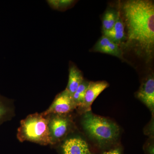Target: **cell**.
<instances>
[{"label": "cell", "mask_w": 154, "mask_h": 154, "mask_svg": "<svg viewBox=\"0 0 154 154\" xmlns=\"http://www.w3.org/2000/svg\"><path fill=\"white\" fill-rule=\"evenodd\" d=\"M127 28L126 44L149 57L154 48V5L149 0H129L122 5Z\"/></svg>", "instance_id": "obj_1"}, {"label": "cell", "mask_w": 154, "mask_h": 154, "mask_svg": "<svg viewBox=\"0 0 154 154\" xmlns=\"http://www.w3.org/2000/svg\"><path fill=\"white\" fill-rule=\"evenodd\" d=\"M90 82L84 80L83 82L80 85L74 94L72 96L73 100L77 108H80L82 107L84 102L86 90L88 88Z\"/></svg>", "instance_id": "obj_13"}, {"label": "cell", "mask_w": 154, "mask_h": 154, "mask_svg": "<svg viewBox=\"0 0 154 154\" xmlns=\"http://www.w3.org/2000/svg\"><path fill=\"white\" fill-rule=\"evenodd\" d=\"M136 97L148 107L154 115V77L153 74L149 75L142 82Z\"/></svg>", "instance_id": "obj_7"}, {"label": "cell", "mask_w": 154, "mask_h": 154, "mask_svg": "<svg viewBox=\"0 0 154 154\" xmlns=\"http://www.w3.org/2000/svg\"><path fill=\"white\" fill-rule=\"evenodd\" d=\"M52 145L62 141L73 129L74 123L69 114L47 116Z\"/></svg>", "instance_id": "obj_4"}, {"label": "cell", "mask_w": 154, "mask_h": 154, "mask_svg": "<svg viewBox=\"0 0 154 154\" xmlns=\"http://www.w3.org/2000/svg\"><path fill=\"white\" fill-rule=\"evenodd\" d=\"M101 154H122V149L118 147H115L113 148L109 149Z\"/></svg>", "instance_id": "obj_16"}, {"label": "cell", "mask_w": 154, "mask_h": 154, "mask_svg": "<svg viewBox=\"0 0 154 154\" xmlns=\"http://www.w3.org/2000/svg\"><path fill=\"white\" fill-rule=\"evenodd\" d=\"M76 109L77 107L72 95L65 89L58 94L49 108L42 114L45 116L51 114H68Z\"/></svg>", "instance_id": "obj_5"}, {"label": "cell", "mask_w": 154, "mask_h": 154, "mask_svg": "<svg viewBox=\"0 0 154 154\" xmlns=\"http://www.w3.org/2000/svg\"><path fill=\"white\" fill-rule=\"evenodd\" d=\"M17 137L21 142L29 141L43 146L52 145L48 116L42 113L28 116L20 122Z\"/></svg>", "instance_id": "obj_3"}, {"label": "cell", "mask_w": 154, "mask_h": 154, "mask_svg": "<svg viewBox=\"0 0 154 154\" xmlns=\"http://www.w3.org/2000/svg\"><path fill=\"white\" fill-rule=\"evenodd\" d=\"M84 80L81 71L75 66H72L69 69L68 83L66 89L72 96Z\"/></svg>", "instance_id": "obj_11"}, {"label": "cell", "mask_w": 154, "mask_h": 154, "mask_svg": "<svg viewBox=\"0 0 154 154\" xmlns=\"http://www.w3.org/2000/svg\"><path fill=\"white\" fill-rule=\"evenodd\" d=\"M74 1L71 0H62V1H49L48 3L52 8L55 9L63 8L71 5Z\"/></svg>", "instance_id": "obj_15"}, {"label": "cell", "mask_w": 154, "mask_h": 154, "mask_svg": "<svg viewBox=\"0 0 154 154\" xmlns=\"http://www.w3.org/2000/svg\"><path fill=\"white\" fill-rule=\"evenodd\" d=\"M109 86V83L105 81L90 82L86 90L83 105L79 108L82 113L91 111V106L95 99Z\"/></svg>", "instance_id": "obj_8"}, {"label": "cell", "mask_w": 154, "mask_h": 154, "mask_svg": "<svg viewBox=\"0 0 154 154\" xmlns=\"http://www.w3.org/2000/svg\"><path fill=\"white\" fill-rule=\"evenodd\" d=\"M81 124L88 138L101 149L115 147L121 134V129L115 122L89 111L83 113Z\"/></svg>", "instance_id": "obj_2"}, {"label": "cell", "mask_w": 154, "mask_h": 154, "mask_svg": "<svg viewBox=\"0 0 154 154\" xmlns=\"http://www.w3.org/2000/svg\"><path fill=\"white\" fill-rule=\"evenodd\" d=\"M103 33L104 36L119 45L126 41L125 25L120 11H118V18L114 27L111 30L103 32Z\"/></svg>", "instance_id": "obj_10"}, {"label": "cell", "mask_w": 154, "mask_h": 154, "mask_svg": "<svg viewBox=\"0 0 154 154\" xmlns=\"http://www.w3.org/2000/svg\"><path fill=\"white\" fill-rule=\"evenodd\" d=\"M118 11L113 9H108L105 12L102 19V31L103 32L109 31L114 27L117 18Z\"/></svg>", "instance_id": "obj_12"}, {"label": "cell", "mask_w": 154, "mask_h": 154, "mask_svg": "<svg viewBox=\"0 0 154 154\" xmlns=\"http://www.w3.org/2000/svg\"><path fill=\"white\" fill-rule=\"evenodd\" d=\"M9 108L5 101L0 96V124L8 117L9 113Z\"/></svg>", "instance_id": "obj_14"}, {"label": "cell", "mask_w": 154, "mask_h": 154, "mask_svg": "<svg viewBox=\"0 0 154 154\" xmlns=\"http://www.w3.org/2000/svg\"><path fill=\"white\" fill-rule=\"evenodd\" d=\"M92 51L94 52L110 54L122 60H125L123 57V52L119 45L114 43L104 35L96 42Z\"/></svg>", "instance_id": "obj_9"}, {"label": "cell", "mask_w": 154, "mask_h": 154, "mask_svg": "<svg viewBox=\"0 0 154 154\" xmlns=\"http://www.w3.org/2000/svg\"><path fill=\"white\" fill-rule=\"evenodd\" d=\"M60 151L61 154H93L87 141L79 135L64 140Z\"/></svg>", "instance_id": "obj_6"}]
</instances>
